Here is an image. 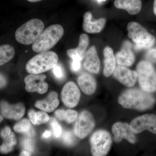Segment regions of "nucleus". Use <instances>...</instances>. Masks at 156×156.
Segmentation results:
<instances>
[{
  "mask_svg": "<svg viewBox=\"0 0 156 156\" xmlns=\"http://www.w3.org/2000/svg\"><path fill=\"white\" fill-rule=\"evenodd\" d=\"M118 101L124 108L144 111L153 106L155 99L150 92L135 89H128L123 92Z\"/></svg>",
  "mask_w": 156,
  "mask_h": 156,
  "instance_id": "f257e3e1",
  "label": "nucleus"
},
{
  "mask_svg": "<svg viewBox=\"0 0 156 156\" xmlns=\"http://www.w3.org/2000/svg\"><path fill=\"white\" fill-rule=\"evenodd\" d=\"M64 34V29L59 24H53L47 27L33 44L32 50L35 52L42 53L53 48Z\"/></svg>",
  "mask_w": 156,
  "mask_h": 156,
  "instance_id": "f03ea898",
  "label": "nucleus"
},
{
  "mask_svg": "<svg viewBox=\"0 0 156 156\" xmlns=\"http://www.w3.org/2000/svg\"><path fill=\"white\" fill-rule=\"evenodd\" d=\"M44 29V24L41 20H30L17 29L15 32V38L22 44H32L38 38Z\"/></svg>",
  "mask_w": 156,
  "mask_h": 156,
  "instance_id": "7ed1b4c3",
  "label": "nucleus"
},
{
  "mask_svg": "<svg viewBox=\"0 0 156 156\" xmlns=\"http://www.w3.org/2000/svg\"><path fill=\"white\" fill-rule=\"evenodd\" d=\"M58 56L53 51L40 53L27 63L26 69L30 74H39L53 69L58 63Z\"/></svg>",
  "mask_w": 156,
  "mask_h": 156,
  "instance_id": "20e7f679",
  "label": "nucleus"
},
{
  "mask_svg": "<svg viewBox=\"0 0 156 156\" xmlns=\"http://www.w3.org/2000/svg\"><path fill=\"white\" fill-rule=\"evenodd\" d=\"M128 37L135 44L136 50H148L155 42V38L138 23L131 22L127 26Z\"/></svg>",
  "mask_w": 156,
  "mask_h": 156,
  "instance_id": "39448f33",
  "label": "nucleus"
},
{
  "mask_svg": "<svg viewBox=\"0 0 156 156\" xmlns=\"http://www.w3.org/2000/svg\"><path fill=\"white\" fill-rule=\"evenodd\" d=\"M137 78L140 87L145 92L156 91V71L149 62H140L136 66Z\"/></svg>",
  "mask_w": 156,
  "mask_h": 156,
  "instance_id": "423d86ee",
  "label": "nucleus"
},
{
  "mask_svg": "<svg viewBox=\"0 0 156 156\" xmlns=\"http://www.w3.org/2000/svg\"><path fill=\"white\" fill-rule=\"evenodd\" d=\"M90 143L91 152L93 156H105L111 147V136L107 131L98 130L95 131L91 136Z\"/></svg>",
  "mask_w": 156,
  "mask_h": 156,
  "instance_id": "0eeeda50",
  "label": "nucleus"
},
{
  "mask_svg": "<svg viewBox=\"0 0 156 156\" xmlns=\"http://www.w3.org/2000/svg\"><path fill=\"white\" fill-rule=\"evenodd\" d=\"M95 125L92 115L89 112L84 111L79 115L76 121L74 128L75 134L83 139L91 133Z\"/></svg>",
  "mask_w": 156,
  "mask_h": 156,
  "instance_id": "6e6552de",
  "label": "nucleus"
},
{
  "mask_svg": "<svg viewBox=\"0 0 156 156\" xmlns=\"http://www.w3.org/2000/svg\"><path fill=\"white\" fill-rule=\"evenodd\" d=\"M130 127L134 134H138L144 130L156 134V115L145 114L137 117L131 122Z\"/></svg>",
  "mask_w": 156,
  "mask_h": 156,
  "instance_id": "1a4fd4ad",
  "label": "nucleus"
},
{
  "mask_svg": "<svg viewBox=\"0 0 156 156\" xmlns=\"http://www.w3.org/2000/svg\"><path fill=\"white\" fill-rule=\"evenodd\" d=\"M47 76L44 74H30L24 78L26 89L27 92H37L41 94H44L48 91V84L45 82Z\"/></svg>",
  "mask_w": 156,
  "mask_h": 156,
  "instance_id": "9d476101",
  "label": "nucleus"
},
{
  "mask_svg": "<svg viewBox=\"0 0 156 156\" xmlns=\"http://www.w3.org/2000/svg\"><path fill=\"white\" fill-rule=\"evenodd\" d=\"M80 89L73 82H69L65 85L61 92L62 100L65 105L69 108L77 105L80 98Z\"/></svg>",
  "mask_w": 156,
  "mask_h": 156,
  "instance_id": "9b49d317",
  "label": "nucleus"
},
{
  "mask_svg": "<svg viewBox=\"0 0 156 156\" xmlns=\"http://www.w3.org/2000/svg\"><path fill=\"white\" fill-rule=\"evenodd\" d=\"M113 74L117 80L126 87H133L137 80L136 72L131 70L122 66H116Z\"/></svg>",
  "mask_w": 156,
  "mask_h": 156,
  "instance_id": "f8f14e48",
  "label": "nucleus"
},
{
  "mask_svg": "<svg viewBox=\"0 0 156 156\" xmlns=\"http://www.w3.org/2000/svg\"><path fill=\"white\" fill-rule=\"evenodd\" d=\"M0 108L2 115L10 119H20L25 114V107L22 103L10 105L2 101L0 103Z\"/></svg>",
  "mask_w": 156,
  "mask_h": 156,
  "instance_id": "ddd939ff",
  "label": "nucleus"
},
{
  "mask_svg": "<svg viewBox=\"0 0 156 156\" xmlns=\"http://www.w3.org/2000/svg\"><path fill=\"white\" fill-rule=\"evenodd\" d=\"M112 131L114 136L115 142L119 143L125 138L131 143L136 142V137L128 124L121 122L115 123L112 127Z\"/></svg>",
  "mask_w": 156,
  "mask_h": 156,
  "instance_id": "4468645a",
  "label": "nucleus"
},
{
  "mask_svg": "<svg viewBox=\"0 0 156 156\" xmlns=\"http://www.w3.org/2000/svg\"><path fill=\"white\" fill-rule=\"evenodd\" d=\"M132 44L130 42L126 41L123 44L122 49L116 54L115 59L117 64L124 66L132 65L135 60V56L131 50Z\"/></svg>",
  "mask_w": 156,
  "mask_h": 156,
  "instance_id": "2eb2a0df",
  "label": "nucleus"
},
{
  "mask_svg": "<svg viewBox=\"0 0 156 156\" xmlns=\"http://www.w3.org/2000/svg\"><path fill=\"white\" fill-rule=\"evenodd\" d=\"M92 14L91 12L85 13L83 16V29L88 33H99L104 28L106 20L105 18H100L92 21Z\"/></svg>",
  "mask_w": 156,
  "mask_h": 156,
  "instance_id": "dca6fc26",
  "label": "nucleus"
},
{
  "mask_svg": "<svg viewBox=\"0 0 156 156\" xmlns=\"http://www.w3.org/2000/svg\"><path fill=\"white\" fill-rule=\"evenodd\" d=\"M84 67L89 72L97 74L100 70V62L95 46L87 50L84 62Z\"/></svg>",
  "mask_w": 156,
  "mask_h": 156,
  "instance_id": "f3484780",
  "label": "nucleus"
},
{
  "mask_svg": "<svg viewBox=\"0 0 156 156\" xmlns=\"http://www.w3.org/2000/svg\"><path fill=\"white\" fill-rule=\"evenodd\" d=\"M89 43V37L88 35L83 34L80 36L78 47L73 49L67 50V54L71 58L77 57L81 61L85 58L87 49Z\"/></svg>",
  "mask_w": 156,
  "mask_h": 156,
  "instance_id": "a211bd4d",
  "label": "nucleus"
},
{
  "mask_svg": "<svg viewBox=\"0 0 156 156\" xmlns=\"http://www.w3.org/2000/svg\"><path fill=\"white\" fill-rule=\"evenodd\" d=\"M1 136L4 142L0 146V152L5 154L9 153L13 150V147L17 144L16 136L9 127H5L2 130Z\"/></svg>",
  "mask_w": 156,
  "mask_h": 156,
  "instance_id": "6ab92c4d",
  "label": "nucleus"
},
{
  "mask_svg": "<svg viewBox=\"0 0 156 156\" xmlns=\"http://www.w3.org/2000/svg\"><path fill=\"white\" fill-rule=\"evenodd\" d=\"M114 5L117 9L126 10L131 15L139 13L142 9L140 0H115Z\"/></svg>",
  "mask_w": 156,
  "mask_h": 156,
  "instance_id": "aec40b11",
  "label": "nucleus"
},
{
  "mask_svg": "<svg viewBox=\"0 0 156 156\" xmlns=\"http://www.w3.org/2000/svg\"><path fill=\"white\" fill-rule=\"evenodd\" d=\"M104 68L103 74L105 77L110 76L113 74L116 67V59L113 50L107 46L103 50Z\"/></svg>",
  "mask_w": 156,
  "mask_h": 156,
  "instance_id": "412c9836",
  "label": "nucleus"
},
{
  "mask_svg": "<svg viewBox=\"0 0 156 156\" xmlns=\"http://www.w3.org/2000/svg\"><path fill=\"white\" fill-rule=\"evenodd\" d=\"M78 83L81 90L85 94L92 95L96 88L95 78L87 73L82 74L78 79Z\"/></svg>",
  "mask_w": 156,
  "mask_h": 156,
  "instance_id": "4be33fe9",
  "label": "nucleus"
},
{
  "mask_svg": "<svg viewBox=\"0 0 156 156\" xmlns=\"http://www.w3.org/2000/svg\"><path fill=\"white\" fill-rule=\"evenodd\" d=\"M58 94L56 92H50L44 100L37 101L35 106L43 111L51 112L58 107Z\"/></svg>",
  "mask_w": 156,
  "mask_h": 156,
  "instance_id": "5701e85b",
  "label": "nucleus"
},
{
  "mask_svg": "<svg viewBox=\"0 0 156 156\" xmlns=\"http://www.w3.org/2000/svg\"><path fill=\"white\" fill-rule=\"evenodd\" d=\"M15 55V50L9 44L0 46V66L9 62Z\"/></svg>",
  "mask_w": 156,
  "mask_h": 156,
  "instance_id": "b1692460",
  "label": "nucleus"
},
{
  "mask_svg": "<svg viewBox=\"0 0 156 156\" xmlns=\"http://www.w3.org/2000/svg\"><path fill=\"white\" fill-rule=\"evenodd\" d=\"M14 129L16 132L25 134L29 137H31L34 134L30 122L27 119H23L16 124L14 126Z\"/></svg>",
  "mask_w": 156,
  "mask_h": 156,
  "instance_id": "393cba45",
  "label": "nucleus"
},
{
  "mask_svg": "<svg viewBox=\"0 0 156 156\" xmlns=\"http://www.w3.org/2000/svg\"><path fill=\"white\" fill-rule=\"evenodd\" d=\"M55 115L58 120L65 121L69 123L73 122L77 116V112L71 109L66 111L63 109L57 110L55 112Z\"/></svg>",
  "mask_w": 156,
  "mask_h": 156,
  "instance_id": "a878e982",
  "label": "nucleus"
},
{
  "mask_svg": "<svg viewBox=\"0 0 156 156\" xmlns=\"http://www.w3.org/2000/svg\"><path fill=\"white\" fill-rule=\"evenodd\" d=\"M50 120L49 115L44 112H36L34 125H37L48 122Z\"/></svg>",
  "mask_w": 156,
  "mask_h": 156,
  "instance_id": "bb28decb",
  "label": "nucleus"
},
{
  "mask_svg": "<svg viewBox=\"0 0 156 156\" xmlns=\"http://www.w3.org/2000/svg\"><path fill=\"white\" fill-rule=\"evenodd\" d=\"M50 124L53 129L54 136L56 138L60 137L62 134V129L61 126L57 122L56 119L54 118H50Z\"/></svg>",
  "mask_w": 156,
  "mask_h": 156,
  "instance_id": "cd10ccee",
  "label": "nucleus"
},
{
  "mask_svg": "<svg viewBox=\"0 0 156 156\" xmlns=\"http://www.w3.org/2000/svg\"><path fill=\"white\" fill-rule=\"evenodd\" d=\"M62 140L66 145H73L75 142V139L73 134L71 131H65L62 134Z\"/></svg>",
  "mask_w": 156,
  "mask_h": 156,
  "instance_id": "c85d7f7f",
  "label": "nucleus"
},
{
  "mask_svg": "<svg viewBox=\"0 0 156 156\" xmlns=\"http://www.w3.org/2000/svg\"><path fill=\"white\" fill-rule=\"evenodd\" d=\"M53 71L55 77L58 80H62L65 76L64 69L60 64H56L53 68Z\"/></svg>",
  "mask_w": 156,
  "mask_h": 156,
  "instance_id": "c756f323",
  "label": "nucleus"
},
{
  "mask_svg": "<svg viewBox=\"0 0 156 156\" xmlns=\"http://www.w3.org/2000/svg\"><path fill=\"white\" fill-rule=\"evenodd\" d=\"M145 58L149 62H156V47L148 49L146 53Z\"/></svg>",
  "mask_w": 156,
  "mask_h": 156,
  "instance_id": "7c9ffc66",
  "label": "nucleus"
},
{
  "mask_svg": "<svg viewBox=\"0 0 156 156\" xmlns=\"http://www.w3.org/2000/svg\"><path fill=\"white\" fill-rule=\"evenodd\" d=\"M30 137L26 138L23 140L22 145L26 150L32 152L34 151V144L32 140Z\"/></svg>",
  "mask_w": 156,
  "mask_h": 156,
  "instance_id": "2f4dec72",
  "label": "nucleus"
},
{
  "mask_svg": "<svg viewBox=\"0 0 156 156\" xmlns=\"http://www.w3.org/2000/svg\"><path fill=\"white\" fill-rule=\"evenodd\" d=\"M71 69L74 72H77L81 68V60L77 57H73Z\"/></svg>",
  "mask_w": 156,
  "mask_h": 156,
  "instance_id": "473e14b6",
  "label": "nucleus"
},
{
  "mask_svg": "<svg viewBox=\"0 0 156 156\" xmlns=\"http://www.w3.org/2000/svg\"><path fill=\"white\" fill-rule=\"evenodd\" d=\"M7 84V79L3 75L0 73V89L5 87Z\"/></svg>",
  "mask_w": 156,
  "mask_h": 156,
  "instance_id": "72a5a7b5",
  "label": "nucleus"
},
{
  "mask_svg": "<svg viewBox=\"0 0 156 156\" xmlns=\"http://www.w3.org/2000/svg\"><path fill=\"white\" fill-rule=\"evenodd\" d=\"M36 112L33 110H30L29 111L28 115L30 119L31 122L34 124V122L35 115Z\"/></svg>",
  "mask_w": 156,
  "mask_h": 156,
  "instance_id": "f704fd0d",
  "label": "nucleus"
},
{
  "mask_svg": "<svg viewBox=\"0 0 156 156\" xmlns=\"http://www.w3.org/2000/svg\"><path fill=\"white\" fill-rule=\"evenodd\" d=\"M51 132H50V131H46L44 132V134H43V135H42V136H43V137H44V138H48V137H50V136H51Z\"/></svg>",
  "mask_w": 156,
  "mask_h": 156,
  "instance_id": "c9c22d12",
  "label": "nucleus"
},
{
  "mask_svg": "<svg viewBox=\"0 0 156 156\" xmlns=\"http://www.w3.org/2000/svg\"><path fill=\"white\" fill-rule=\"evenodd\" d=\"M30 152L28 151H23V152H22L21 153V154H20V156H30L31 155Z\"/></svg>",
  "mask_w": 156,
  "mask_h": 156,
  "instance_id": "e433bc0d",
  "label": "nucleus"
},
{
  "mask_svg": "<svg viewBox=\"0 0 156 156\" xmlns=\"http://www.w3.org/2000/svg\"><path fill=\"white\" fill-rule=\"evenodd\" d=\"M153 11L154 14L156 16V0H154L153 4Z\"/></svg>",
  "mask_w": 156,
  "mask_h": 156,
  "instance_id": "4c0bfd02",
  "label": "nucleus"
},
{
  "mask_svg": "<svg viewBox=\"0 0 156 156\" xmlns=\"http://www.w3.org/2000/svg\"><path fill=\"white\" fill-rule=\"evenodd\" d=\"M27 1L29 2H30L35 3L37 2L43 1V0H27Z\"/></svg>",
  "mask_w": 156,
  "mask_h": 156,
  "instance_id": "58836bf2",
  "label": "nucleus"
},
{
  "mask_svg": "<svg viewBox=\"0 0 156 156\" xmlns=\"http://www.w3.org/2000/svg\"><path fill=\"white\" fill-rule=\"evenodd\" d=\"M3 119H4V118H3V116L0 115V123L3 121Z\"/></svg>",
  "mask_w": 156,
  "mask_h": 156,
  "instance_id": "ea45409f",
  "label": "nucleus"
},
{
  "mask_svg": "<svg viewBox=\"0 0 156 156\" xmlns=\"http://www.w3.org/2000/svg\"><path fill=\"white\" fill-rule=\"evenodd\" d=\"M97 1L98 2H105V1H106V0H97Z\"/></svg>",
  "mask_w": 156,
  "mask_h": 156,
  "instance_id": "a19ab883",
  "label": "nucleus"
}]
</instances>
